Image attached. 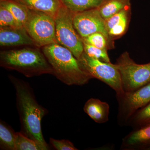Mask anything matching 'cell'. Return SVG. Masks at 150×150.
<instances>
[{
    "label": "cell",
    "mask_w": 150,
    "mask_h": 150,
    "mask_svg": "<svg viewBox=\"0 0 150 150\" xmlns=\"http://www.w3.org/2000/svg\"><path fill=\"white\" fill-rule=\"evenodd\" d=\"M150 147V124L133 129L122 139L121 149L146 150Z\"/></svg>",
    "instance_id": "obj_11"
},
{
    "label": "cell",
    "mask_w": 150,
    "mask_h": 150,
    "mask_svg": "<svg viewBox=\"0 0 150 150\" xmlns=\"http://www.w3.org/2000/svg\"><path fill=\"white\" fill-rule=\"evenodd\" d=\"M42 51L54 75L69 86H83L92 78L82 69L79 61L68 48L54 43L42 47Z\"/></svg>",
    "instance_id": "obj_2"
},
{
    "label": "cell",
    "mask_w": 150,
    "mask_h": 150,
    "mask_svg": "<svg viewBox=\"0 0 150 150\" xmlns=\"http://www.w3.org/2000/svg\"><path fill=\"white\" fill-rule=\"evenodd\" d=\"M83 43L84 52L90 57L102 62L110 63L107 50L100 49L87 43Z\"/></svg>",
    "instance_id": "obj_21"
},
{
    "label": "cell",
    "mask_w": 150,
    "mask_h": 150,
    "mask_svg": "<svg viewBox=\"0 0 150 150\" xmlns=\"http://www.w3.org/2000/svg\"><path fill=\"white\" fill-rule=\"evenodd\" d=\"M74 25L81 38L99 32L105 35L111 42L113 41L109 37L105 28V20L100 15L98 8L75 13Z\"/></svg>",
    "instance_id": "obj_9"
},
{
    "label": "cell",
    "mask_w": 150,
    "mask_h": 150,
    "mask_svg": "<svg viewBox=\"0 0 150 150\" xmlns=\"http://www.w3.org/2000/svg\"><path fill=\"white\" fill-rule=\"evenodd\" d=\"M0 46L1 47L34 46L35 42L24 27H0Z\"/></svg>",
    "instance_id": "obj_10"
},
{
    "label": "cell",
    "mask_w": 150,
    "mask_h": 150,
    "mask_svg": "<svg viewBox=\"0 0 150 150\" xmlns=\"http://www.w3.org/2000/svg\"><path fill=\"white\" fill-rule=\"evenodd\" d=\"M16 132L4 121L0 123V147L1 149L15 150Z\"/></svg>",
    "instance_id": "obj_17"
},
{
    "label": "cell",
    "mask_w": 150,
    "mask_h": 150,
    "mask_svg": "<svg viewBox=\"0 0 150 150\" xmlns=\"http://www.w3.org/2000/svg\"><path fill=\"white\" fill-rule=\"evenodd\" d=\"M146 150H150V147L148 148Z\"/></svg>",
    "instance_id": "obj_26"
},
{
    "label": "cell",
    "mask_w": 150,
    "mask_h": 150,
    "mask_svg": "<svg viewBox=\"0 0 150 150\" xmlns=\"http://www.w3.org/2000/svg\"><path fill=\"white\" fill-rule=\"evenodd\" d=\"M116 97L118 105V124L126 126L135 112L150 103V83L134 91L125 92L121 96Z\"/></svg>",
    "instance_id": "obj_8"
},
{
    "label": "cell",
    "mask_w": 150,
    "mask_h": 150,
    "mask_svg": "<svg viewBox=\"0 0 150 150\" xmlns=\"http://www.w3.org/2000/svg\"><path fill=\"white\" fill-rule=\"evenodd\" d=\"M0 66L27 77L54 74L44 54L36 47L1 51Z\"/></svg>",
    "instance_id": "obj_3"
},
{
    "label": "cell",
    "mask_w": 150,
    "mask_h": 150,
    "mask_svg": "<svg viewBox=\"0 0 150 150\" xmlns=\"http://www.w3.org/2000/svg\"><path fill=\"white\" fill-rule=\"evenodd\" d=\"M104 0H60L65 7L74 13L97 8Z\"/></svg>",
    "instance_id": "obj_15"
},
{
    "label": "cell",
    "mask_w": 150,
    "mask_h": 150,
    "mask_svg": "<svg viewBox=\"0 0 150 150\" xmlns=\"http://www.w3.org/2000/svg\"><path fill=\"white\" fill-rule=\"evenodd\" d=\"M78 60L82 69L93 79H97L110 87L116 93V96L124 93L121 75L115 64L92 58L84 52Z\"/></svg>",
    "instance_id": "obj_5"
},
{
    "label": "cell",
    "mask_w": 150,
    "mask_h": 150,
    "mask_svg": "<svg viewBox=\"0 0 150 150\" xmlns=\"http://www.w3.org/2000/svg\"><path fill=\"white\" fill-rule=\"evenodd\" d=\"M8 77L16 90L17 107L21 124V132L38 142L46 150L49 149L41 129L42 118L48 111L38 103L29 84L12 75H9Z\"/></svg>",
    "instance_id": "obj_1"
},
{
    "label": "cell",
    "mask_w": 150,
    "mask_h": 150,
    "mask_svg": "<svg viewBox=\"0 0 150 150\" xmlns=\"http://www.w3.org/2000/svg\"><path fill=\"white\" fill-rule=\"evenodd\" d=\"M24 27L38 48L57 43L54 18L48 14L30 10Z\"/></svg>",
    "instance_id": "obj_7"
},
{
    "label": "cell",
    "mask_w": 150,
    "mask_h": 150,
    "mask_svg": "<svg viewBox=\"0 0 150 150\" xmlns=\"http://www.w3.org/2000/svg\"><path fill=\"white\" fill-rule=\"evenodd\" d=\"M129 15L130 13L123 17L117 24L108 31L109 37L112 40L122 36L126 32L129 24Z\"/></svg>",
    "instance_id": "obj_23"
},
{
    "label": "cell",
    "mask_w": 150,
    "mask_h": 150,
    "mask_svg": "<svg viewBox=\"0 0 150 150\" xmlns=\"http://www.w3.org/2000/svg\"><path fill=\"white\" fill-rule=\"evenodd\" d=\"M115 64L121 75L124 91H134L150 83V63L137 64L125 51Z\"/></svg>",
    "instance_id": "obj_6"
},
{
    "label": "cell",
    "mask_w": 150,
    "mask_h": 150,
    "mask_svg": "<svg viewBox=\"0 0 150 150\" xmlns=\"http://www.w3.org/2000/svg\"><path fill=\"white\" fill-rule=\"evenodd\" d=\"M131 0H104L97 8L105 20L119 11L131 7Z\"/></svg>",
    "instance_id": "obj_14"
},
{
    "label": "cell",
    "mask_w": 150,
    "mask_h": 150,
    "mask_svg": "<svg viewBox=\"0 0 150 150\" xmlns=\"http://www.w3.org/2000/svg\"><path fill=\"white\" fill-rule=\"evenodd\" d=\"M51 144L57 150H78L71 142L68 140H56L51 138Z\"/></svg>",
    "instance_id": "obj_25"
},
{
    "label": "cell",
    "mask_w": 150,
    "mask_h": 150,
    "mask_svg": "<svg viewBox=\"0 0 150 150\" xmlns=\"http://www.w3.org/2000/svg\"><path fill=\"white\" fill-rule=\"evenodd\" d=\"M131 11V7L122 10L119 12L115 13L110 17L107 19L105 20V28L108 32L120 20Z\"/></svg>",
    "instance_id": "obj_24"
},
{
    "label": "cell",
    "mask_w": 150,
    "mask_h": 150,
    "mask_svg": "<svg viewBox=\"0 0 150 150\" xmlns=\"http://www.w3.org/2000/svg\"><path fill=\"white\" fill-rule=\"evenodd\" d=\"M150 124V103L138 110L128 121L126 126L133 129Z\"/></svg>",
    "instance_id": "obj_18"
},
{
    "label": "cell",
    "mask_w": 150,
    "mask_h": 150,
    "mask_svg": "<svg viewBox=\"0 0 150 150\" xmlns=\"http://www.w3.org/2000/svg\"><path fill=\"white\" fill-rule=\"evenodd\" d=\"M15 150H46L38 142L28 138L21 132H16Z\"/></svg>",
    "instance_id": "obj_19"
},
{
    "label": "cell",
    "mask_w": 150,
    "mask_h": 150,
    "mask_svg": "<svg viewBox=\"0 0 150 150\" xmlns=\"http://www.w3.org/2000/svg\"><path fill=\"white\" fill-rule=\"evenodd\" d=\"M81 39L83 42L100 49L107 50L113 47L112 42L101 33H96Z\"/></svg>",
    "instance_id": "obj_20"
},
{
    "label": "cell",
    "mask_w": 150,
    "mask_h": 150,
    "mask_svg": "<svg viewBox=\"0 0 150 150\" xmlns=\"http://www.w3.org/2000/svg\"><path fill=\"white\" fill-rule=\"evenodd\" d=\"M0 6L10 11L17 21L24 27L28 18L30 9L11 0H0Z\"/></svg>",
    "instance_id": "obj_16"
},
{
    "label": "cell",
    "mask_w": 150,
    "mask_h": 150,
    "mask_svg": "<svg viewBox=\"0 0 150 150\" xmlns=\"http://www.w3.org/2000/svg\"><path fill=\"white\" fill-rule=\"evenodd\" d=\"M75 14L62 4L54 18L57 43L68 48L79 59L84 52L83 45L74 26Z\"/></svg>",
    "instance_id": "obj_4"
},
{
    "label": "cell",
    "mask_w": 150,
    "mask_h": 150,
    "mask_svg": "<svg viewBox=\"0 0 150 150\" xmlns=\"http://www.w3.org/2000/svg\"><path fill=\"white\" fill-rule=\"evenodd\" d=\"M84 112L98 123H106L109 120L110 106L107 103L97 98H91L86 102L84 106Z\"/></svg>",
    "instance_id": "obj_12"
},
{
    "label": "cell",
    "mask_w": 150,
    "mask_h": 150,
    "mask_svg": "<svg viewBox=\"0 0 150 150\" xmlns=\"http://www.w3.org/2000/svg\"><path fill=\"white\" fill-rule=\"evenodd\" d=\"M23 27L5 8L0 6V27Z\"/></svg>",
    "instance_id": "obj_22"
},
{
    "label": "cell",
    "mask_w": 150,
    "mask_h": 150,
    "mask_svg": "<svg viewBox=\"0 0 150 150\" xmlns=\"http://www.w3.org/2000/svg\"><path fill=\"white\" fill-rule=\"evenodd\" d=\"M31 10L39 11L54 18L62 5L60 0H11Z\"/></svg>",
    "instance_id": "obj_13"
}]
</instances>
